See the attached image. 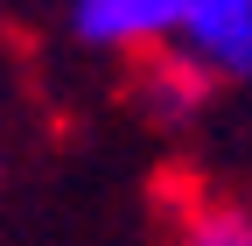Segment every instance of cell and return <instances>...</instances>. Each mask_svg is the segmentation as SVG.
<instances>
[{"instance_id": "2", "label": "cell", "mask_w": 252, "mask_h": 246, "mask_svg": "<svg viewBox=\"0 0 252 246\" xmlns=\"http://www.w3.org/2000/svg\"><path fill=\"white\" fill-rule=\"evenodd\" d=\"M182 0H70V36L105 56H147L175 36Z\"/></svg>"}, {"instance_id": "1", "label": "cell", "mask_w": 252, "mask_h": 246, "mask_svg": "<svg viewBox=\"0 0 252 246\" xmlns=\"http://www.w3.org/2000/svg\"><path fill=\"white\" fill-rule=\"evenodd\" d=\"M168 49H182L210 84H252V0H182Z\"/></svg>"}, {"instance_id": "4", "label": "cell", "mask_w": 252, "mask_h": 246, "mask_svg": "<svg viewBox=\"0 0 252 246\" xmlns=\"http://www.w3.org/2000/svg\"><path fill=\"white\" fill-rule=\"evenodd\" d=\"M168 246H252V211L238 197L189 190L168 211Z\"/></svg>"}, {"instance_id": "3", "label": "cell", "mask_w": 252, "mask_h": 246, "mask_svg": "<svg viewBox=\"0 0 252 246\" xmlns=\"http://www.w3.org/2000/svg\"><path fill=\"white\" fill-rule=\"evenodd\" d=\"M133 91H140V113L147 120H161V127H182V120H196L203 113V99H210V78L196 71V64H189V56L182 49H147L140 56V78H133Z\"/></svg>"}]
</instances>
